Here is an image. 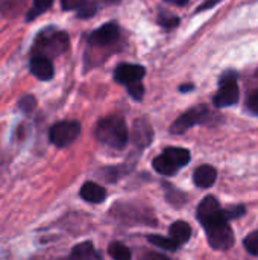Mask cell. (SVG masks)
<instances>
[{
    "label": "cell",
    "instance_id": "obj_9",
    "mask_svg": "<svg viewBox=\"0 0 258 260\" xmlns=\"http://www.w3.org/2000/svg\"><path fill=\"white\" fill-rule=\"evenodd\" d=\"M29 69H30V73L41 79V81H49L53 78V73H55V69H53V62L50 58L47 56H41V55H33L32 59H30V64H29Z\"/></svg>",
    "mask_w": 258,
    "mask_h": 260
},
{
    "label": "cell",
    "instance_id": "obj_23",
    "mask_svg": "<svg viewBox=\"0 0 258 260\" xmlns=\"http://www.w3.org/2000/svg\"><path fill=\"white\" fill-rule=\"evenodd\" d=\"M158 21L164 27H175L179 23V18L175 17V15H172V14H169V12H166V11H161L160 12V17H158Z\"/></svg>",
    "mask_w": 258,
    "mask_h": 260
},
{
    "label": "cell",
    "instance_id": "obj_11",
    "mask_svg": "<svg viewBox=\"0 0 258 260\" xmlns=\"http://www.w3.org/2000/svg\"><path fill=\"white\" fill-rule=\"evenodd\" d=\"M79 195H81V198L85 200L87 203L99 204V203L105 201V198H106V190H105L102 186H99L97 183L87 181V183L81 187Z\"/></svg>",
    "mask_w": 258,
    "mask_h": 260
},
{
    "label": "cell",
    "instance_id": "obj_6",
    "mask_svg": "<svg viewBox=\"0 0 258 260\" xmlns=\"http://www.w3.org/2000/svg\"><path fill=\"white\" fill-rule=\"evenodd\" d=\"M211 117V111L205 105H198L181 114L170 126V133L173 134H182L187 129H190L196 123H207Z\"/></svg>",
    "mask_w": 258,
    "mask_h": 260
},
{
    "label": "cell",
    "instance_id": "obj_10",
    "mask_svg": "<svg viewBox=\"0 0 258 260\" xmlns=\"http://www.w3.org/2000/svg\"><path fill=\"white\" fill-rule=\"evenodd\" d=\"M152 126L148 120L144 119H138L134 122V126H132V142L140 146V148H144L148 146L151 142H152Z\"/></svg>",
    "mask_w": 258,
    "mask_h": 260
},
{
    "label": "cell",
    "instance_id": "obj_7",
    "mask_svg": "<svg viewBox=\"0 0 258 260\" xmlns=\"http://www.w3.org/2000/svg\"><path fill=\"white\" fill-rule=\"evenodd\" d=\"M120 37V27L116 24V23H106L103 24L102 27L96 29L90 38H88V43L91 46H97V47H103V46H109V44H114Z\"/></svg>",
    "mask_w": 258,
    "mask_h": 260
},
{
    "label": "cell",
    "instance_id": "obj_22",
    "mask_svg": "<svg viewBox=\"0 0 258 260\" xmlns=\"http://www.w3.org/2000/svg\"><path fill=\"white\" fill-rule=\"evenodd\" d=\"M18 107L23 113H32L36 107V99L32 94H26L18 101Z\"/></svg>",
    "mask_w": 258,
    "mask_h": 260
},
{
    "label": "cell",
    "instance_id": "obj_15",
    "mask_svg": "<svg viewBox=\"0 0 258 260\" xmlns=\"http://www.w3.org/2000/svg\"><path fill=\"white\" fill-rule=\"evenodd\" d=\"M154 169L163 175H173L179 171V168L172 161V158L169 155H166L164 152L154 160Z\"/></svg>",
    "mask_w": 258,
    "mask_h": 260
},
{
    "label": "cell",
    "instance_id": "obj_4",
    "mask_svg": "<svg viewBox=\"0 0 258 260\" xmlns=\"http://www.w3.org/2000/svg\"><path fill=\"white\" fill-rule=\"evenodd\" d=\"M81 134V123L76 120H62L50 128L49 139L58 148L71 145Z\"/></svg>",
    "mask_w": 258,
    "mask_h": 260
},
{
    "label": "cell",
    "instance_id": "obj_3",
    "mask_svg": "<svg viewBox=\"0 0 258 260\" xmlns=\"http://www.w3.org/2000/svg\"><path fill=\"white\" fill-rule=\"evenodd\" d=\"M68 43L70 40L65 32H59V30L43 32L35 40L33 55H41L47 58L58 56L68 49Z\"/></svg>",
    "mask_w": 258,
    "mask_h": 260
},
{
    "label": "cell",
    "instance_id": "obj_17",
    "mask_svg": "<svg viewBox=\"0 0 258 260\" xmlns=\"http://www.w3.org/2000/svg\"><path fill=\"white\" fill-rule=\"evenodd\" d=\"M166 155H169L172 158V161L181 169L184 168L189 161H190V152L184 148H167L164 151Z\"/></svg>",
    "mask_w": 258,
    "mask_h": 260
},
{
    "label": "cell",
    "instance_id": "obj_18",
    "mask_svg": "<svg viewBox=\"0 0 258 260\" xmlns=\"http://www.w3.org/2000/svg\"><path fill=\"white\" fill-rule=\"evenodd\" d=\"M148 239H149V242L154 244L155 247L163 248V250H167V251H176V250L179 248V245H178L170 236L166 238V236H158V235H149Z\"/></svg>",
    "mask_w": 258,
    "mask_h": 260
},
{
    "label": "cell",
    "instance_id": "obj_28",
    "mask_svg": "<svg viewBox=\"0 0 258 260\" xmlns=\"http://www.w3.org/2000/svg\"><path fill=\"white\" fill-rule=\"evenodd\" d=\"M248 107H249V110H251L252 113L258 114V90L251 93V96H249V99H248Z\"/></svg>",
    "mask_w": 258,
    "mask_h": 260
},
{
    "label": "cell",
    "instance_id": "obj_27",
    "mask_svg": "<svg viewBox=\"0 0 258 260\" xmlns=\"http://www.w3.org/2000/svg\"><path fill=\"white\" fill-rule=\"evenodd\" d=\"M82 5H85V0H61V6L65 11H71V9H79Z\"/></svg>",
    "mask_w": 258,
    "mask_h": 260
},
{
    "label": "cell",
    "instance_id": "obj_26",
    "mask_svg": "<svg viewBox=\"0 0 258 260\" xmlns=\"http://www.w3.org/2000/svg\"><path fill=\"white\" fill-rule=\"evenodd\" d=\"M245 212H246V209L243 206H234V207L225 209V215H227L228 219H236V218L245 215Z\"/></svg>",
    "mask_w": 258,
    "mask_h": 260
},
{
    "label": "cell",
    "instance_id": "obj_14",
    "mask_svg": "<svg viewBox=\"0 0 258 260\" xmlns=\"http://www.w3.org/2000/svg\"><path fill=\"white\" fill-rule=\"evenodd\" d=\"M71 257L75 260H103L91 242H82L75 245L71 250Z\"/></svg>",
    "mask_w": 258,
    "mask_h": 260
},
{
    "label": "cell",
    "instance_id": "obj_30",
    "mask_svg": "<svg viewBox=\"0 0 258 260\" xmlns=\"http://www.w3.org/2000/svg\"><path fill=\"white\" fill-rule=\"evenodd\" d=\"M166 2H169L172 5H176V6H184V5H187L189 0H166Z\"/></svg>",
    "mask_w": 258,
    "mask_h": 260
},
{
    "label": "cell",
    "instance_id": "obj_13",
    "mask_svg": "<svg viewBox=\"0 0 258 260\" xmlns=\"http://www.w3.org/2000/svg\"><path fill=\"white\" fill-rule=\"evenodd\" d=\"M169 236L178 244V245H182L186 244L190 236H192V227L186 222V221H176L170 225L169 229Z\"/></svg>",
    "mask_w": 258,
    "mask_h": 260
},
{
    "label": "cell",
    "instance_id": "obj_12",
    "mask_svg": "<svg viewBox=\"0 0 258 260\" xmlns=\"http://www.w3.org/2000/svg\"><path fill=\"white\" fill-rule=\"evenodd\" d=\"M217 178V172L213 166H208V165H202L199 166L196 171H195V175H193V180L196 183L198 187L201 189H207L210 186L214 184Z\"/></svg>",
    "mask_w": 258,
    "mask_h": 260
},
{
    "label": "cell",
    "instance_id": "obj_5",
    "mask_svg": "<svg viewBox=\"0 0 258 260\" xmlns=\"http://www.w3.org/2000/svg\"><path fill=\"white\" fill-rule=\"evenodd\" d=\"M240 96L239 91V85H237V79H236V73L228 72L222 76L220 79V87L219 91L216 93L213 102L214 107L217 108H225V107H231L234 104H237Z\"/></svg>",
    "mask_w": 258,
    "mask_h": 260
},
{
    "label": "cell",
    "instance_id": "obj_16",
    "mask_svg": "<svg viewBox=\"0 0 258 260\" xmlns=\"http://www.w3.org/2000/svg\"><path fill=\"white\" fill-rule=\"evenodd\" d=\"M27 0H0V14L5 17H15L24 9Z\"/></svg>",
    "mask_w": 258,
    "mask_h": 260
},
{
    "label": "cell",
    "instance_id": "obj_21",
    "mask_svg": "<svg viewBox=\"0 0 258 260\" xmlns=\"http://www.w3.org/2000/svg\"><path fill=\"white\" fill-rule=\"evenodd\" d=\"M243 245L246 248V251L249 254H254L258 256V230L257 232H252L246 236V239L243 241Z\"/></svg>",
    "mask_w": 258,
    "mask_h": 260
},
{
    "label": "cell",
    "instance_id": "obj_1",
    "mask_svg": "<svg viewBox=\"0 0 258 260\" xmlns=\"http://www.w3.org/2000/svg\"><path fill=\"white\" fill-rule=\"evenodd\" d=\"M198 219L205 229L208 244L214 250H230L234 245V233L228 225L225 210L214 197H205L198 207Z\"/></svg>",
    "mask_w": 258,
    "mask_h": 260
},
{
    "label": "cell",
    "instance_id": "obj_24",
    "mask_svg": "<svg viewBox=\"0 0 258 260\" xmlns=\"http://www.w3.org/2000/svg\"><path fill=\"white\" fill-rule=\"evenodd\" d=\"M96 9H97V6L94 5V3H85V5H82L81 8H79V12H78V17H81V18H88V17H91V15H94L96 14Z\"/></svg>",
    "mask_w": 258,
    "mask_h": 260
},
{
    "label": "cell",
    "instance_id": "obj_20",
    "mask_svg": "<svg viewBox=\"0 0 258 260\" xmlns=\"http://www.w3.org/2000/svg\"><path fill=\"white\" fill-rule=\"evenodd\" d=\"M52 5H53V0H33L32 9L27 12L26 20H27V21H30V20L36 18L38 15H41L43 12H46Z\"/></svg>",
    "mask_w": 258,
    "mask_h": 260
},
{
    "label": "cell",
    "instance_id": "obj_8",
    "mask_svg": "<svg viewBox=\"0 0 258 260\" xmlns=\"http://www.w3.org/2000/svg\"><path fill=\"white\" fill-rule=\"evenodd\" d=\"M146 75V69L143 66H137V64H120L116 72H114V79L119 84H123L126 87L135 84V82H141V79Z\"/></svg>",
    "mask_w": 258,
    "mask_h": 260
},
{
    "label": "cell",
    "instance_id": "obj_19",
    "mask_svg": "<svg viewBox=\"0 0 258 260\" xmlns=\"http://www.w3.org/2000/svg\"><path fill=\"white\" fill-rule=\"evenodd\" d=\"M108 254L113 257L114 260H131V250L126 247V245H123V244H120V242H113V244H109V247H108Z\"/></svg>",
    "mask_w": 258,
    "mask_h": 260
},
{
    "label": "cell",
    "instance_id": "obj_2",
    "mask_svg": "<svg viewBox=\"0 0 258 260\" xmlns=\"http://www.w3.org/2000/svg\"><path fill=\"white\" fill-rule=\"evenodd\" d=\"M96 139L114 149H123L128 143L129 133L122 116H108L99 120L94 129Z\"/></svg>",
    "mask_w": 258,
    "mask_h": 260
},
{
    "label": "cell",
    "instance_id": "obj_29",
    "mask_svg": "<svg viewBox=\"0 0 258 260\" xmlns=\"http://www.w3.org/2000/svg\"><path fill=\"white\" fill-rule=\"evenodd\" d=\"M140 260H173L164 254H160V253H144Z\"/></svg>",
    "mask_w": 258,
    "mask_h": 260
},
{
    "label": "cell",
    "instance_id": "obj_31",
    "mask_svg": "<svg viewBox=\"0 0 258 260\" xmlns=\"http://www.w3.org/2000/svg\"><path fill=\"white\" fill-rule=\"evenodd\" d=\"M108 2H111V3H117V2H120V0H108Z\"/></svg>",
    "mask_w": 258,
    "mask_h": 260
},
{
    "label": "cell",
    "instance_id": "obj_25",
    "mask_svg": "<svg viewBox=\"0 0 258 260\" xmlns=\"http://www.w3.org/2000/svg\"><path fill=\"white\" fill-rule=\"evenodd\" d=\"M128 91H129V94L135 101H141L143 99V94H144V87H143L141 82H135V84H132V85L128 87Z\"/></svg>",
    "mask_w": 258,
    "mask_h": 260
}]
</instances>
